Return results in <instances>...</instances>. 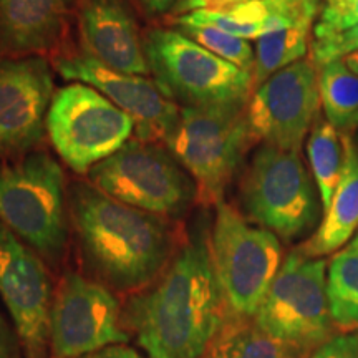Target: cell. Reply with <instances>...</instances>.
Segmentation results:
<instances>
[{
	"label": "cell",
	"instance_id": "cell-1",
	"mask_svg": "<svg viewBox=\"0 0 358 358\" xmlns=\"http://www.w3.org/2000/svg\"><path fill=\"white\" fill-rule=\"evenodd\" d=\"M226 308L211 244L196 234L155 287L129 299L124 324L148 358H201L221 332Z\"/></svg>",
	"mask_w": 358,
	"mask_h": 358
},
{
	"label": "cell",
	"instance_id": "cell-2",
	"mask_svg": "<svg viewBox=\"0 0 358 358\" xmlns=\"http://www.w3.org/2000/svg\"><path fill=\"white\" fill-rule=\"evenodd\" d=\"M70 211L87 262L111 287L141 289L164 271L174 239L161 216L120 203L93 185L71 189Z\"/></svg>",
	"mask_w": 358,
	"mask_h": 358
},
{
	"label": "cell",
	"instance_id": "cell-3",
	"mask_svg": "<svg viewBox=\"0 0 358 358\" xmlns=\"http://www.w3.org/2000/svg\"><path fill=\"white\" fill-rule=\"evenodd\" d=\"M0 221L40 256L62 257L69 224L65 174L55 158L37 151L0 164Z\"/></svg>",
	"mask_w": 358,
	"mask_h": 358
},
{
	"label": "cell",
	"instance_id": "cell-4",
	"mask_svg": "<svg viewBox=\"0 0 358 358\" xmlns=\"http://www.w3.org/2000/svg\"><path fill=\"white\" fill-rule=\"evenodd\" d=\"M248 105V103H245ZM245 105L182 106L166 141L204 203L219 204L254 140Z\"/></svg>",
	"mask_w": 358,
	"mask_h": 358
},
{
	"label": "cell",
	"instance_id": "cell-5",
	"mask_svg": "<svg viewBox=\"0 0 358 358\" xmlns=\"http://www.w3.org/2000/svg\"><path fill=\"white\" fill-rule=\"evenodd\" d=\"M301 153L262 145L243 179L241 203L248 216L279 239L294 241L313 229L322 203Z\"/></svg>",
	"mask_w": 358,
	"mask_h": 358
},
{
	"label": "cell",
	"instance_id": "cell-6",
	"mask_svg": "<svg viewBox=\"0 0 358 358\" xmlns=\"http://www.w3.org/2000/svg\"><path fill=\"white\" fill-rule=\"evenodd\" d=\"M143 45L155 80L182 106L245 105L252 95V73L178 30H150Z\"/></svg>",
	"mask_w": 358,
	"mask_h": 358
},
{
	"label": "cell",
	"instance_id": "cell-7",
	"mask_svg": "<svg viewBox=\"0 0 358 358\" xmlns=\"http://www.w3.org/2000/svg\"><path fill=\"white\" fill-rule=\"evenodd\" d=\"M211 244L213 266L227 308L236 317L256 315L282 266L274 232L254 226L224 201L216 204Z\"/></svg>",
	"mask_w": 358,
	"mask_h": 358
},
{
	"label": "cell",
	"instance_id": "cell-8",
	"mask_svg": "<svg viewBox=\"0 0 358 358\" xmlns=\"http://www.w3.org/2000/svg\"><path fill=\"white\" fill-rule=\"evenodd\" d=\"M88 174L105 194L161 217L179 216L198 196L191 174L173 153L151 141H128Z\"/></svg>",
	"mask_w": 358,
	"mask_h": 358
},
{
	"label": "cell",
	"instance_id": "cell-9",
	"mask_svg": "<svg viewBox=\"0 0 358 358\" xmlns=\"http://www.w3.org/2000/svg\"><path fill=\"white\" fill-rule=\"evenodd\" d=\"M47 131L66 166L83 174L127 145L134 122L92 85L73 82L53 95Z\"/></svg>",
	"mask_w": 358,
	"mask_h": 358
},
{
	"label": "cell",
	"instance_id": "cell-10",
	"mask_svg": "<svg viewBox=\"0 0 358 358\" xmlns=\"http://www.w3.org/2000/svg\"><path fill=\"white\" fill-rule=\"evenodd\" d=\"M252 319L259 329L294 350L325 342L332 317L324 259L308 257L299 249L290 252Z\"/></svg>",
	"mask_w": 358,
	"mask_h": 358
},
{
	"label": "cell",
	"instance_id": "cell-11",
	"mask_svg": "<svg viewBox=\"0 0 358 358\" xmlns=\"http://www.w3.org/2000/svg\"><path fill=\"white\" fill-rule=\"evenodd\" d=\"M319 69L301 60L254 90L245 115L254 140L301 153L320 111Z\"/></svg>",
	"mask_w": 358,
	"mask_h": 358
},
{
	"label": "cell",
	"instance_id": "cell-12",
	"mask_svg": "<svg viewBox=\"0 0 358 358\" xmlns=\"http://www.w3.org/2000/svg\"><path fill=\"white\" fill-rule=\"evenodd\" d=\"M122 307L110 289L80 274L65 275L50 308L53 358H80L129 337L120 325Z\"/></svg>",
	"mask_w": 358,
	"mask_h": 358
},
{
	"label": "cell",
	"instance_id": "cell-13",
	"mask_svg": "<svg viewBox=\"0 0 358 358\" xmlns=\"http://www.w3.org/2000/svg\"><path fill=\"white\" fill-rule=\"evenodd\" d=\"M0 297L25 358H47L52 284L38 254L0 221Z\"/></svg>",
	"mask_w": 358,
	"mask_h": 358
},
{
	"label": "cell",
	"instance_id": "cell-14",
	"mask_svg": "<svg viewBox=\"0 0 358 358\" xmlns=\"http://www.w3.org/2000/svg\"><path fill=\"white\" fill-rule=\"evenodd\" d=\"M55 66L65 80L92 85L124 111L134 122L138 140L168 141L173 136L181 108L156 80L120 73L87 53L58 58Z\"/></svg>",
	"mask_w": 358,
	"mask_h": 358
},
{
	"label": "cell",
	"instance_id": "cell-15",
	"mask_svg": "<svg viewBox=\"0 0 358 358\" xmlns=\"http://www.w3.org/2000/svg\"><path fill=\"white\" fill-rule=\"evenodd\" d=\"M53 95V75L45 58L0 62V158L38 145Z\"/></svg>",
	"mask_w": 358,
	"mask_h": 358
},
{
	"label": "cell",
	"instance_id": "cell-16",
	"mask_svg": "<svg viewBox=\"0 0 358 358\" xmlns=\"http://www.w3.org/2000/svg\"><path fill=\"white\" fill-rule=\"evenodd\" d=\"M78 20L88 57L120 73H151L136 19L124 0H82Z\"/></svg>",
	"mask_w": 358,
	"mask_h": 358
},
{
	"label": "cell",
	"instance_id": "cell-17",
	"mask_svg": "<svg viewBox=\"0 0 358 358\" xmlns=\"http://www.w3.org/2000/svg\"><path fill=\"white\" fill-rule=\"evenodd\" d=\"M71 0H0V45L15 53L50 48L60 38Z\"/></svg>",
	"mask_w": 358,
	"mask_h": 358
},
{
	"label": "cell",
	"instance_id": "cell-18",
	"mask_svg": "<svg viewBox=\"0 0 358 358\" xmlns=\"http://www.w3.org/2000/svg\"><path fill=\"white\" fill-rule=\"evenodd\" d=\"M358 231V146L348 138L347 164L330 206L324 211L320 226L302 245L301 252L322 259L338 252Z\"/></svg>",
	"mask_w": 358,
	"mask_h": 358
},
{
	"label": "cell",
	"instance_id": "cell-19",
	"mask_svg": "<svg viewBox=\"0 0 358 358\" xmlns=\"http://www.w3.org/2000/svg\"><path fill=\"white\" fill-rule=\"evenodd\" d=\"M348 138L350 134L340 131L320 116L307 136L308 164L324 211L330 206L345 171Z\"/></svg>",
	"mask_w": 358,
	"mask_h": 358
},
{
	"label": "cell",
	"instance_id": "cell-20",
	"mask_svg": "<svg viewBox=\"0 0 358 358\" xmlns=\"http://www.w3.org/2000/svg\"><path fill=\"white\" fill-rule=\"evenodd\" d=\"M313 25L315 22H301L289 29L264 35L256 40V47H254L256 60H254L252 71L254 90L277 71L306 58L310 52Z\"/></svg>",
	"mask_w": 358,
	"mask_h": 358
},
{
	"label": "cell",
	"instance_id": "cell-21",
	"mask_svg": "<svg viewBox=\"0 0 358 358\" xmlns=\"http://www.w3.org/2000/svg\"><path fill=\"white\" fill-rule=\"evenodd\" d=\"M327 295L332 324L358 330V248L348 244L334 254L327 267Z\"/></svg>",
	"mask_w": 358,
	"mask_h": 358
},
{
	"label": "cell",
	"instance_id": "cell-22",
	"mask_svg": "<svg viewBox=\"0 0 358 358\" xmlns=\"http://www.w3.org/2000/svg\"><path fill=\"white\" fill-rule=\"evenodd\" d=\"M209 358H294V348L282 343L254 324L237 317L214 338Z\"/></svg>",
	"mask_w": 358,
	"mask_h": 358
},
{
	"label": "cell",
	"instance_id": "cell-23",
	"mask_svg": "<svg viewBox=\"0 0 358 358\" xmlns=\"http://www.w3.org/2000/svg\"><path fill=\"white\" fill-rule=\"evenodd\" d=\"M319 90L325 120L342 131L358 111V75L343 60L330 62L319 69Z\"/></svg>",
	"mask_w": 358,
	"mask_h": 358
},
{
	"label": "cell",
	"instance_id": "cell-24",
	"mask_svg": "<svg viewBox=\"0 0 358 358\" xmlns=\"http://www.w3.org/2000/svg\"><path fill=\"white\" fill-rule=\"evenodd\" d=\"M174 25H176L178 32L185 34L192 42L199 43L206 50L213 52L214 55L224 58L226 62L239 66L244 71H249V73L254 71L256 53H254V47L249 40L236 37V35L224 32L213 25L201 24V22L189 19L187 15H179L174 20Z\"/></svg>",
	"mask_w": 358,
	"mask_h": 358
},
{
	"label": "cell",
	"instance_id": "cell-25",
	"mask_svg": "<svg viewBox=\"0 0 358 358\" xmlns=\"http://www.w3.org/2000/svg\"><path fill=\"white\" fill-rule=\"evenodd\" d=\"M355 52H358V25L325 37H312L308 60L320 69L330 62L343 60Z\"/></svg>",
	"mask_w": 358,
	"mask_h": 358
},
{
	"label": "cell",
	"instance_id": "cell-26",
	"mask_svg": "<svg viewBox=\"0 0 358 358\" xmlns=\"http://www.w3.org/2000/svg\"><path fill=\"white\" fill-rule=\"evenodd\" d=\"M358 25V0H322L312 37H325Z\"/></svg>",
	"mask_w": 358,
	"mask_h": 358
},
{
	"label": "cell",
	"instance_id": "cell-27",
	"mask_svg": "<svg viewBox=\"0 0 358 358\" xmlns=\"http://www.w3.org/2000/svg\"><path fill=\"white\" fill-rule=\"evenodd\" d=\"M244 2H249V0H185L182 3H179V7L174 12L185 15V13L196 10H227V8Z\"/></svg>",
	"mask_w": 358,
	"mask_h": 358
},
{
	"label": "cell",
	"instance_id": "cell-28",
	"mask_svg": "<svg viewBox=\"0 0 358 358\" xmlns=\"http://www.w3.org/2000/svg\"><path fill=\"white\" fill-rule=\"evenodd\" d=\"M0 358H20L19 345L6 320L0 315Z\"/></svg>",
	"mask_w": 358,
	"mask_h": 358
},
{
	"label": "cell",
	"instance_id": "cell-29",
	"mask_svg": "<svg viewBox=\"0 0 358 358\" xmlns=\"http://www.w3.org/2000/svg\"><path fill=\"white\" fill-rule=\"evenodd\" d=\"M80 358H146L128 345H111Z\"/></svg>",
	"mask_w": 358,
	"mask_h": 358
},
{
	"label": "cell",
	"instance_id": "cell-30",
	"mask_svg": "<svg viewBox=\"0 0 358 358\" xmlns=\"http://www.w3.org/2000/svg\"><path fill=\"white\" fill-rule=\"evenodd\" d=\"M337 358H358V334L340 335L334 338Z\"/></svg>",
	"mask_w": 358,
	"mask_h": 358
},
{
	"label": "cell",
	"instance_id": "cell-31",
	"mask_svg": "<svg viewBox=\"0 0 358 358\" xmlns=\"http://www.w3.org/2000/svg\"><path fill=\"white\" fill-rule=\"evenodd\" d=\"M140 2L148 13L161 15V13L176 10L179 3H182L185 0H140Z\"/></svg>",
	"mask_w": 358,
	"mask_h": 358
},
{
	"label": "cell",
	"instance_id": "cell-32",
	"mask_svg": "<svg viewBox=\"0 0 358 358\" xmlns=\"http://www.w3.org/2000/svg\"><path fill=\"white\" fill-rule=\"evenodd\" d=\"M262 2L290 8H317V10H320L322 6V0H262Z\"/></svg>",
	"mask_w": 358,
	"mask_h": 358
},
{
	"label": "cell",
	"instance_id": "cell-33",
	"mask_svg": "<svg viewBox=\"0 0 358 358\" xmlns=\"http://www.w3.org/2000/svg\"><path fill=\"white\" fill-rule=\"evenodd\" d=\"M310 358H337V348H335L334 338L325 342V345H322Z\"/></svg>",
	"mask_w": 358,
	"mask_h": 358
},
{
	"label": "cell",
	"instance_id": "cell-34",
	"mask_svg": "<svg viewBox=\"0 0 358 358\" xmlns=\"http://www.w3.org/2000/svg\"><path fill=\"white\" fill-rule=\"evenodd\" d=\"M357 129H358V111H357L355 115L352 116L350 120H348V123L345 124V128H343L342 131H343V133H347V134H350V136H352V134L355 133Z\"/></svg>",
	"mask_w": 358,
	"mask_h": 358
},
{
	"label": "cell",
	"instance_id": "cell-35",
	"mask_svg": "<svg viewBox=\"0 0 358 358\" xmlns=\"http://www.w3.org/2000/svg\"><path fill=\"white\" fill-rule=\"evenodd\" d=\"M343 62H345L348 69H350L352 71H355V73L358 75V52L352 53V55H348L343 58Z\"/></svg>",
	"mask_w": 358,
	"mask_h": 358
},
{
	"label": "cell",
	"instance_id": "cell-36",
	"mask_svg": "<svg viewBox=\"0 0 358 358\" xmlns=\"http://www.w3.org/2000/svg\"><path fill=\"white\" fill-rule=\"evenodd\" d=\"M350 244L353 245V248H358V231H357V236H355V239H353Z\"/></svg>",
	"mask_w": 358,
	"mask_h": 358
},
{
	"label": "cell",
	"instance_id": "cell-37",
	"mask_svg": "<svg viewBox=\"0 0 358 358\" xmlns=\"http://www.w3.org/2000/svg\"><path fill=\"white\" fill-rule=\"evenodd\" d=\"M353 141H355L357 143V146H358V129H357V131L355 133H353Z\"/></svg>",
	"mask_w": 358,
	"mask_h": 358
}]
</instances>
